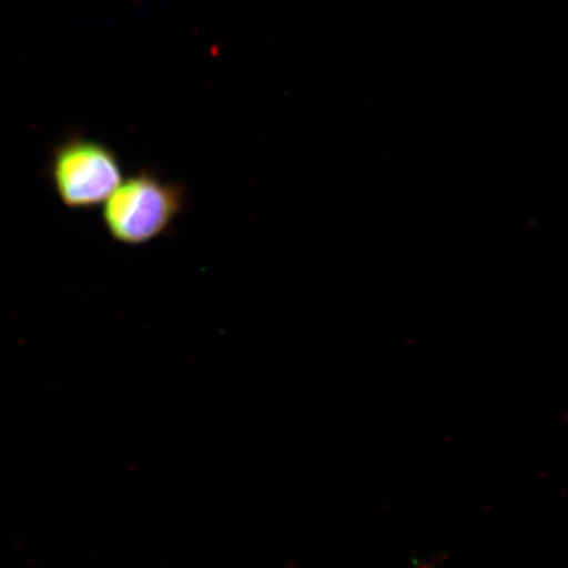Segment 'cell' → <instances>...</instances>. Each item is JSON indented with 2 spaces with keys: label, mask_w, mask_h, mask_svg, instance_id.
Masks as SVG:
<instances>
[{
  "label": "cell",
  "mask_w": 568,
  "mask_h": 568,
  "mask_svg": "<svg viewBox=\"0 0 568 568\" xmlns=\"http://www.w3.org/2000/svg\"><path fill=\"white\" fill-rule=\"evenodd\" d=\"M49 172L57 195L70 210L104 204L124 180L118 154L83 136H71L54 149Z\"/></svg>",
  "instance_id": "2"
},
{
  "label": "cell",
  "mask_w": 568,
  "mask_h": 568,
  "mask_svg": "<svg viewBox=\"0 0 568 568\" xmlns=\"http://www.w3.org/2000/svg\"><path fill=\"white\" fill-rule=\"evenodd\" d=\"M186 205V189L154 170L128 176L106 199L103 224L113 241L139 246L165 234Z\"/></svg>",
  "instance_id": "1"
}]
</instances>
